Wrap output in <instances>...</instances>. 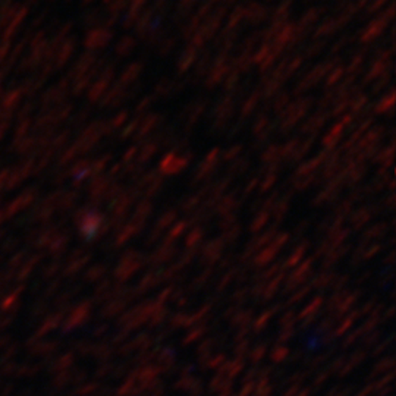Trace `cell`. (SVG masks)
<instances>
[{
	"label": "cell",
	"mask_w": 396,
	"mask_h": 396,
	"mask_svg": "<svg viewBox=\"0 0 396 396\" xmlns=\"http://www.w3.org/2000/svg\"><path fill=\"white\" fill-rule=\"evenodd\" d=\"M191 157H192L191 153L179 156L178 153L171 151V153H168L163 159L160 160V163H159L160 171L163 172V173H166V175H172V173L181 172L184 168H187V165L190 163Z\"/></svg>",
	"instance_id": "cell-2"
},
{
	"label": "cell",
	"mask_w": 396,
	"mask_h": 396,
	"mask_svg": "<svg viewBox=\"0 0 396 396\" xmlns=\"http://www.w3.org/2000/svg\"><path fill=\"white\" fill-rule=\"evenodd\" d=\"M241 151H242V146H241V144H233L232 147H229V149L223 153V159H225V160L235 159V157L241 156Z\"/></svg>",
	"instance_id": "cell-29"
},
{
	"label": "cell",
	"mask_w": 396,
	"mask_h": 396,
	"mask_svg": "<svg viewBox=\"0 0 396 396\" xmlns=\"http://www.w3.org/2000/svg\"><path fill=\"white\" fill-rule=\"evenodd\" d=\"M329 115L325 113V111H317L309 120H305V123L301 127V132L304 134H317L323 127H325V123L328 120Z\"/></svg>",
	"instance_id": "cell-6"
},
{
	"label": "cell",
	"mask_w": 396,
	"mask_h": 396,
	"mask_svg": "<svg viewBox=\"0 0 396 396\" xmlns=\"http://www.w3.org/2000/svg\"><path fill=\"white\" fill-rule=\"evenodd\" d=\"M137 47V40L134 37H130V35H127V37H123L119 43H118V53L122 56H128L131 55V53L134 51V49Z\"/></svg>",
	"instance_id": "cell-19"
},
{
	"label": "cell",
	"mask_w": 396,
	"mask_h": 396,
	"mask_svg": "<svg viewBox=\"0 0 396 396\" xmlns=\"http://www.w3.org/2000/svg\"><path fill=\"white\" fill-rule=\"evenodd\" d=\"M345 74V69L342 68V66H338V68H333L330 70V74H328V78H326V87H333V85H338V82L342 80V77H344Z\"/></svg>",
	"instance_id": "cell-25"
},
{
	"label": "cell",
	"mask_w": 396,
	"mask_h": 396,
	"mask_svg": "<svg viewBox=\"0 0 396 396\" xmlns=\"http://www.w3.org/2000/svg\"><path fill=\"white\" fill-rule=\"evenodd\" d=\"M390 21L386 20V18L383 15H380L377 20H374L370 25H367V28L363 31L361 34V42L363 43H369V42H373L376 39H379L380 35L383 34V31L386 30L388 24Z\"/></svg>",
	"instance_id": "cell-5"
},
{
	"label": "cell",
	"mask_w": 396,
	"mask_h": 396,
	"mask_svg": "<svg viewBox=\"0 0 396 396\" xmlns=\"http://www.w3.org/2000/svg\"><path fill=\"white\" fill-rule=\"evenodd\" d=\"M130 5V0H116V2H113V11L115 12H120L123 11L125 8H127Z\"/></svg>",
	"instance_id": "cell-35"
},
{
	"label": "cell",
	"mask_w": 396,
	"mask_h": 396,
	"mask_svg": "<svg viewBox=\"0 0 396 396\" xmlns=\"http://www.w3.org/2000/svg\"><path fill=\"white\" fill-rule=\"evenodd\" d=\"M142 69H144V65L140 61H135V62L130 63L122 74V84H127V87H130L140 77Z\"/></svg>",
	"instance_id": "cell-13"
},
{
	"label": "cell",
	"mask_w": 396,
	"mask_h": 396,
	"mask_svg": "<svg viewBox=\"0 0 396 396\" xmlns=\"http://www.w3.org/2000/svg\"><path fill=\"white\" fill-rule=\"evenodd\" d=\"M137 153H138V146H132V147H130V149H128V151L125 153V160H127V161H131V160H132V157H134V156H137Z\"/></svg>",
	"instance_id": "cell-36"
},
{
	"label": "cell",
	"mask_w": 396,
	"mask_h": 396,
	"mask_svg": "<svg viewBox=\"0 0 396 396\" xmlns=\"http://www.w3.org/2000/svg\"><path fill=\"white\" fill-rule=\"evenodd\" d=\"M209 2H210V4H213V2H218V0H209Z\"/></svg>",
	"instance_id": "cell-37"
},
{
	"label": "cell",
	"mask_w": 396,
	"mask_h": 396,
	"mask_svg": "<svg viewBox=\"0 0 396 396\" xmlns=\"http://www.w3.org/2000/svg\"><path fill=\"white\" fill-rule=\"evenodd\" d=\"M233 107H235V101H233L230 96H225L214 109L216 120L228 123L229 119L233 116Z\"/></svg>",
	"instance_id": "cell-8"
},
{
	"label": "cell",
	"mask_w": 396,
	"mask_h": 396,
	"mask_svg": "<svg viewBox=\"0 0 396 396\" xmlns=\"http://www.w3.org/2000/svg\"><path fill=\"white\" fill-rule=\"evenodd\" d=\"M260 101V93H254V94H251L241 106V116L245 119L248 118L251 113H253L256 111V107Z\"/></svg>",
	"instance_id": "cell-18"
},
{
	"label": "cell",
	"mask_w": 396,
	"mask_h": 396,
	"mask_svg": "<svg viewBox=\"0 0 396 396\" xmlns=\"http://www.w3.org/2000/svg\"><path fill=\"white\" fill-rule=\"evenodd\" d=\"M141 118H142V116H138V118L132 119V120L127 125V128L123 130V134H122V137H123V138H128V137H131V135H135V132H137V130H138V125H140Z\"/></svg>",
	"instance_id": "cell-27"
},
{
	"label": "cell",
	"mask_w": 396,
	"mask_h": 396,
	"mask_svg": "<svg viewBox=\"0 0 396 396\" xmlns=\"http://www.w3.org/2000/svg\"><path fill=\"white\" fill-rule=\"evenodd\" d=\"M339 28H340V25L336 18H329V20H326L320 27H317V30L314 31V39L316 40L328 39V37H330V35H333Z\"/></svg>",
	"instance_id": "cell-12"
},
{
	"label": "cell",
	"mask_w": 396,
	"mask_h": 396,
	"mask_svg": "<svg viewBox=\"0 0 396 396\" xmlns=\"http://www.w3.org/2000/svg\"><path fill=\"white\" fill-rule=\"evenodd\" d=\"M389 2V0H371V2L369 4V9L367 12L369 13H376V12H379L386 4Z\"/></svg>",
	"instance_id": "cell-31"
},
{
	"label": "cell",
	"mask_w": 396,
	"mask_h": 396,
	"mask_svg": "<svg viewBox=\"0 0 396 396\" xmlns=\"http://www.w3.org/2000/svg\"><path fill=\"white\" fill-rule=\"evenodd\" d=\"M244 21H245V6L240 5V6L235 8V11L230 13L226 30L233 31V32H238V30L242 27Z\"/></svg>",
	"instance_id": "cell-14"
},
{
	"label": "cell",
	"mask_w": 396,
	"mask_h": 396,
	"mask_svg": "<svg viewBox=\"0 0 396 396\" xmlns=\"http://www.w3.org/2000/svg\"><path fill=\"white\" fill-rule=\"evenodd\" d=\"M197 58H198V50L194 49L192 46H188L176 63V69L179 74H185V72L195 63Z\"/></svg>",
	"instance_id": "cell-10"
},
{
	"label": "cell",
	"mask_w": 396,
	"mask_h": 396,
	"mask_svg": "<svg viewBox=\"0 0 396 396\" xmlns=\"http://www.w3.org/2000/svg\"><path fill=\"white\" fill-rule=\"evenodd\" d=\"M157 150H159V144L154 140L144 142L141 147H138V153H137L138 160L142 161V163H144V161H149L156 154Z\"/></svg>",
	"instance_id": "cell-16"
},
{
	"label": "cell",
	"mask_w": 396,
	"mask_h": 396,
	"mask_svg": "<svg viewBox=\"0 0 396 396\" xmlns=\"http://www.w3.org/2000/svg\"><path fill=\"white\" fill-rule=\"evenodd\" d=\"M395 106V92L390 89L389 94L383 96L382 100L376 104L374 112L376 113H386V112H392Z\"/></svg>",
	"instance_id": "cell-17"
},
{
	"label": "cell",
	"mask_w": 396,
	"mask_h": 396,
	"mask_svg": "<svg viewBox=\"0 0 396 396\" xmlns=\"http://www.w3.org/2000/svg\"><path fill=\"white\" fill-rule=\"evenodd\" d=\"M147 4V0H130V9L141 11V8Z\"/></svg>",
	"instance_id": "cell-34"
},
{
	"label": "cell",
	"mask_w": 396,
	"mask_h": 396,
	"mask_svg": "<svg viewBox=\"0 0 396 396\" xmlns=\"http://www.w3.org/2000/svg\"><path fill=\"white\" fill-rule=\"evenodd\" d=\"M392 160H393V144H389L388 147L376 153L377 163H383L385 166H388L392 163Z\"/></svg>",
	"instance_id": "cell-22"
},
{
	"label": "cell",
	"mask_w": 396,
	"mask_h": 396,
	"mask_svg": "<svg viewBox=\"0 0 396 396\" xmlns=\"http://www.w3.org/2000/svg\"><path fill=\"white\" fill-rule=\"evenodd\" d=\"M247 166H248V160L245 159H240V160H237L235 161V165H233V168H232V171H235V172H242V171H245L247 169Z\"/></svg>",
	"instance_id": "cell-33"
},
{
	"label": "cell",
	"mask_w": 396,
	"mask_h": 396,
	"mask_svg": "<svg viewBox=\"0 0 396 396\" xmlns=\"http://www.w3.org/2000/svg\"><path fill=\"white\" fill-rule=\"evenodd\" d=\"M287 104H290V96H287L286 93H283V94L275 97L273 107H275V111H276V112H280V113H282V112L286 109V107H287Z\"/></svg>",
	"instance_id": "cell-26"
},
{
	"label": "cell",
	"mask_w": 396,
	"mask_h": 396,
	"mask_svg": "<svg viewBox=\"0 0 396 396\" xmlns=\"http://www.w3.org/2000/svg\"><path fill=\"white\" fill-rule=\"evenodd\" d=\"M153 103H154V96L144 97V99L137 104V113H138V115H142L147 109H150V107L153 106Z\"/></svg>",
	"instance_id": "cell-28"
},
{
	"label": "cell",
	"mask_w": 396,
	"mask_h": 396,
	"mask_svg": "<svg viewBox=\"0 0 396 396\" xmlns=\"http://www.w3.org/2000/svg\"><path fill=\"white\" fill-rule=\"evenodd\" d=\"M313 104V100L310 97H302L294 101L292 104H287L286 109L280 113V131L285 134L290 131L294 125L309 112V109Z\"/></svg>",
	"instance_id": "cell-1"
},
{
	"label": "cell",
	"mask_w": 396,
	"mask_h": 396,
	"mask_svg": "<svg viewBox=\"0 0 396 396\" xmlns=\"http://www.w3.org/2000/svg\"><path fill=\"white\" fill-rule=\"evenodd\" d=\"M367 101H369V97H367L366 94L352 96V97H351V101H349V107H351L352 113L363 112V111H364V107L367 106Z\"/></svg>",
	"instance_id": "cell-21"
},
{
	"label": "cell",
	"mask_w": 396,
	"mask_h": 396,
	"mask_svg": "<svg viewBox=\"0 0 396 396\" xmlns=\"http://www.w3.org/2000/svg\"><path fill=\"white\" fill-rule=\"evenodd\" d=\"M182 88H184L182 82H175L172 80L165 78L156 85V94L160 97H169L181 93Z\"/></svg>",
	"instance_id": "cell-9"
},
{
	"label": "cell",
	"mask_w": 396,
	"mask_h": 396,
	"mask_svg": "<svg viewBox=\"0 0 396 396\" xmlns=\"http://www.w3.org/2000/svg\"><path fill=\"white\" fill-rule=\"evenodd\" d=\"M363 62H364V51L361 53H357V55H354L352 56V59H351V62H349V65H348V72H349V77H352V78H355V75H357V72L361 69V66H363Z\"/></svg>",
	"instance_id": "cell-23"
},
{
	"label": "cell",
	"mask_w": 396,
	"mask_h": 396,
	"mask_svg": "<svg viewBox=\"0 0 396 396\" xmlns=\"http://www.w3.org/2000/svg\"><path fill=\"white\" fill-rule=\"evenodd\" d=\"M140 13H141V12H138V11H132V9H130V11H128V13H127V16H125V23H123V25L127 27V28L134 27V25H135V23H137V20H138Z\"/></svg>",
	"instance_id": "cell-30"
},
{
	"label": "cell",
	"mask_w": 396,
	"mask_h": 396,
	"mask_svg": "<svg viewBox=\"0 0 396 396\" xmlns=\"http://www.w3.org/2000/svg\"><path fill=\"white\" fill-rule=\"evenodd\" d=\"M279 157H280V147L276 146V144H270L266 151L263 153L261 159L264 161H268V163H275Z\"/></svg>",
	"instance_id": "cell-24"
},
{
	"label": "cell",
	"mask_w": 396,
	"mask_h": 396,
	"mask_svg": "<svg viewBox=\"0 0 396 396\" xmlns=\"http://www.w3.org/2000/svg\"><path fill=\"white\" fill-rule=\"evenodd\" d=\"M325 47V43L320 42V43H313L311 46L307 47V51H305V55H307V58H313L316 55H318V53L321 51V49Z\"/></svg>",
	"instance_id": "cell-32"
},
{
	"label": "cell",
	"mask_w": 396,
	"mask_h": 396,
	"mask_svg": "<svg viewBox=\"0 0 396 396\" xmlns=\"http://www.w3.org/2000/svg\"><path fill=\"white\" fill-rule=\"evenodd\" d=\"M176 46V39L169 35V37H161L160 42L157 43V50L160 56H168L169 53L173 50V47Z\"/></svg>",
	"instance_id": "cell-20"
},
{
	"label": "cell",
	"mask_w": 396,
	"mask_h": 396,
	"mask_svg": "<svg viewBox=\"0 0 396 396\" xmlns=\"http://www.w3.org/2000/svg\"><path fill=\"white\" fill-rule=\"evenodd\" d=\"M161 120H163V118L157 113H151V115H147L146 118H141L138 130L135 132V140H142L147 135H150L151 132H154L160 127Z\"/></svg>",
	"instance_id": "cell-4"
},
{
	"label": "cell",
	"mask_w": 396,
	"mask_h": 396,
	"mask_svg": "<svg viewBox=\"0 0 396 396\" xmlns=\"http://www.w3.org/2000/svg\"><path fill=\"white\" fill-rule=\"evenodd\" d=\"M352 122V116L351 115H345L340 120H338L333 127L330 128V131L326 134V137L323 138V146L326 147V150H332L336 144L339 142V140L344 135L345 130L349 127Z\"/></svg>",
	"instance_id": "cell-3"
},
{
	"label": "cell",
	"mask_w": 396,
	"mask_h": 396,
	"mask_svg": "<svg viewBox=\"0 0 396 396\" xmlns=\"http://www.w3.org/2000/svg\"><path fill=\"white\" fill-rule=\"evenodd\" d=\"M268 16V9L257 2H253L251 5L245 6V21L249 24L259 25L263 21H266V18Z\"/></svg>",
	"instance_id": "cell-7"
},
{
	"label": "cell",
	"mask_w": 396,
	"mask_h": 396,
	"mask_svg": "<svg viewBox=\"0 0 396 396\" xmlns=\"http://www.w3.org/2000/svg\"><path fill=\"white\" fill-rule=\"evenodd\" d=\"M323 12H325V11H323V8H311V9H309L307 12H305L301 16V20L297 24V27L299 30H302L304 32H307V30H310L318 21V18H320V15Z\"/></svg>",
	"instance_id": "cell-11"
},
{
	"label": "cell",
	"mask_w": 396,
	"mask_h": 396,
	"mask_svg": "<svg viewBox=\"0 0 396 396\" xmlns=\"http://www.w3.org/2000/svg\"><path fill=\"white\" fill-rule=\"evenodd\" d=\"M195 70H194V77L197 80H203L207 77L209 74V70L211 68V59H210V55L209 53H204V55L202 58H197L195 61Z\"/></svg>",
	"instance_id": "cell-15"
}]
</instances>
